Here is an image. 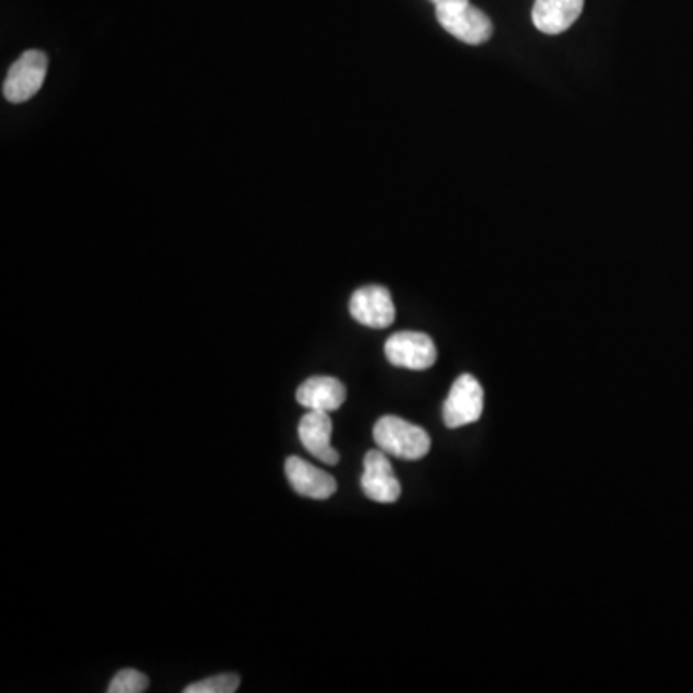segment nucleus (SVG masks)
<instances>
[{
    "label": "nucleus",
    "mask_w": 693,
    "mask_h": 693,
    "mask_svg": "<svg viewBox=\"0 0 693 693\" xmlns=\"http://www.w3.org/2000/svg\"><path fill=\"white\" fill-rule=\"evenodd\" d=\"M374 442L381 451L403 460L424 459L432 447V439L424 427L391 414L376 422Z\"/></svg>",
    "instance_id": "1"
},
{
    "label": "nucleus",
    "mask_w": 693,
    "mask_h": 693,
    "mask_svg": "<svg viewBox=\"0 0 693 693\" xmlns=\"http://www.w3.org/2000/svg\"><path fill=\"white\" fill-rule=\"evenodd\" d=\"M436 17L445 32L467 45H482L492 39V20L482 10L472 7L470 0L439 4L436 7Z\"/></svg>",
    "instance_id": "2"
},
{
    "label": "nucleus",
    "mask_w": 693,
    "mask_h": 693,
    "mask_svg": "<svg viewBox=\"0 0 693 693\" xmlns=\"http://www.w3.org/2000/svg\"><path fill=\"white\" fill-rule=\"evenodd\" d=\"M49 60L40 50H25L14 64L10 66L9 75L2 85L4 98L10 103H25L43 87L47 78Z\"/></svg>",
    "instance_id": "3"
},
{
    "label": "nucleus",
    "mask_w": 693,
    "mask_h": 693,
    "mask_svg": "<svg viewBox=\"0 0 693 693\" xmlns=\"http://www.w3.org/2000/svg\"><path fill=\"white\" fill-rule=\"evenodd\" d=\"M484 412V389L472 374H462L455 379L444 403V420L447 427L474 424Z\"/></svg>",
    "instance_id": "4"
},
{
    "label": "nucleus",
    "mask_w": 693,
    "mask_h": 693,
    "mask_svg": "<svg viewBox=\"0 0 693 693\" xmlns=\"http://www.w3.org/2000/svg\"><path fill=\"white\" fill-rule=\"evenodd\" d=\"M389 363L407 371H427L436 364L437 349L426 333L399 331L386 341Z\"/></svg>",
    "instance_id": "5"
},
{
    "label": "nucleus",
    "mask_w": 693,
    "mask_h": 693,
    "mask_svg": "<svg viewBox=\"0 0 693 693\" xmlns=\"http://www.w3.org/2000/svg\"><path fill=\"white\" fill-rule=\"evenodd\" d=\"M349 310L356 322L374 330H384L396 322V305L384 285H366L356 290L349 301Z\"/></svg>",
    "instance_id": "6"
},
{
    "label": "nucleus",
    "mask_w": 693,
    "mask_h": 693,
    "mask_svg": "<svg viewBox=\"0 0 693 693\" xmlns=\"http://www.w3.org/2000/svg\"><path fill=\"white\" fill-rule=\"evenodd\" d=\"M361 488L364 495L376 503H396L401 497V482L397 480L387 453L381 449L366 453Z\"/></svg>",
    "instance_id": "7"
},
{
    "label": "nucleus",
    "mask_w": 693,
    "mask_h": 693,
    "mask_svg": "<svg viewBox=\"0 0 693 693\" xmlns=\"http://www.w3.org/2000/svg\"><path fill=\"white\" fill-rule=\"evenodd\" d=\"M285 475L291 488L308 500H330L331 495L338 492V482L333 475L301 457H290L285 460Z\"/></svg>",
    "instance_id": "8"
},
{
    "label": "nucleus",
    "mask_w": 693,
    "mask_h": 693,
    "mask_svg": "<svg viewBox=\"0 0 693 693\" xmlns=\"http://www.w3.org/2000/svg\"><path fill=\"white\" fill-rule=\"evenodd\" d=\"M333 422L330 412L308 411L298 422V439L313 457L326 465H338L339 453L331 447Z\"/></svg>",
    "instance_id": "9"
},
{
    "label": "nucleus",
    "mask_w": 693,
    "mask_h": 693,
    "mask_svg": "<svg viewBox=\"0 0 693 693\" xmlns=\"http://www.w3.org/2000/svg\"><path fill=\"white\" fill-rule=\"evenodd\" d=\"M346 389L338 378L313 376L297 389V403L308 411L333 412L345 403Z\"/></svg>",
    "instance_id": "10"
},
{
    "label": "nucleus",
    "mask_w": 693,
    "mask_h": 693,
    "mask_svg": "<svg viewBox=\"0 0 693 693\" xmlns=\"http://www.w3.org/2000/svg\"><path fill=\"white\" fill-rule=\"evenodd\" d=\"M584 0H536L532 22L545 35L566 32L580 17Z\"/></svg>",
    "instance_id": "11"
},
{
    "label": "nucleus",
    "mask_w": 693,
    "mask_h": 693,
    "mask_svg": "<svg viewBox=\"0 0 693 693\" xmlns=\"http://www.w3.org/2000/svg\"><path fill=\"white\" fill-rule=\"evenodd\" d=\"M242 684V678L234 672H226V674H219V677L207 678L201 682H193V684L187 685L184 693H234L239 690Z\"/></svg>",
    "instance_id": "12"
},
{
    "label": "nucleus",
    "mask_w": 693,
    "mask_h": 693,
    "mask_svg": "<svg viewBox=\"0 0 693 693\" xmlns=\"http://www.w3.org/2000/svg\"><path fill=\"white\" fill-rule=\"evenodd\" d=\"M149 690V678L136 669H124L113 678L108 693H143Z\"/></svg>",
    "instance_id": "13"
},
{
    "label": "nucleus",
    "mask_w": 693,
    "mask_h": 693,
    "mask_svg": "<svg viewBox=\"0 0 693 693\" xmlns=\"http://www.w3.org/2000/svg\"><path fill=\"white\" fill-rule=\"evenodd\" d=\"M430 2H434L436 7H439V4H449V2H462V0H430Z\"/></svg>",
    "instance_id": "14"
}]
</instances>
